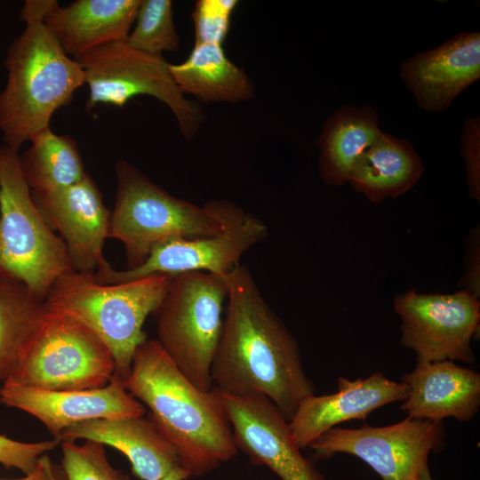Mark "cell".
Here are the masks:
<instances>
[{"label": "cell", "instance_id": "23", "mask_svg": "<svg viewBox=\"0 0 480 480\" xmlns=\"http://www.w3.org/2000/svg\"><path fill=\"white\" fill-rule=\"evenodd\" d=\"M378 115L364 107H343L324 124L317 139L320 148L319 172L322 180L340 186L358 157L380 133Z\"/></svg>", "mask_w": 480, "mask_h": 480}, {"label": "cell", "instance_id": "28", "mask_svg": "<svg viewBox=\"0 0 480 480\" xmlns=\"http://www.w3.org/2000/svg\"><path fill=\"white\" fill-rule=\"evenodd\" d=\"M236 0H201L192 12L196 42L222 44L229 29Z\"/></svg>", "mask_w": 480, "mask_h": 480}, {"label": "cell", "instance_id": "19", "mask_svg": "<svg viewBox=\"0 0 480 480\" xmlns=\"http://www.w3.org/2000/svg\"><path fill=\"white\" fill-rule=\"evenodd\" d=\"M90 440L121 452L140 480H160L180 466L177 452L149 419L128 416L91 420L63 430L57 440Z\"/></svg>", "mask_w": 480, "mask_h": 480}, {"label": "cell", "instance_id": "32", "mask_svg": "<svg viewBox=\"0 0 480 480\" xmlns=\"http://www.w3.org/2000/svg\"><path fill=\"white\" fill-rule=\"evenodd\" d=\"M59 5L55 0H27L20 12V19L29 20H43Z\"/></svg>", "mask_w": 480, "mask_h": 480}, {"label": "cell", "instance_id": "22", "mask_svg": "<svg viewBox=\"0 0 480 480\" xmlns=\"http://www.w3.org/2000/svg\"><path fill=\"white\" fill-rule=\"evenodd\" d=\"M180 91L205 103H237L252 98L254 84L226 55L222 44L195 42L188 57L169 65Z\"/></svg>", "mask_w": 480, "mask_h": 480}, {"label": "cell", "instance_id": "16", "mask_svg": "<svg viewBox=\"0 0 480 480\" xmlns=\"http://www.w3.org/2000/svg\"><path fill=\"white\" fill-rule=\"evenodd\" d=\"M404 83L420 108L442 111L480 76V33L464 32L404 60Z\"/></svg>", "mask_w": 480, "mask_h": 480}, {"label": "cell", "instance_id": "18", "mask_svg": "<svg viewBox=\"0 0 480 480\" xmlns=\"http://www.w3.org/2000/svg\"><path fill=\"white\" fill-rule=\"evenodd\" d=\"M408 395L400 409L408 417L443 421L453 418L469 421L480 407V374L452 361L417 360L403 375Z\"/></svg>", "mask_w": 480, "mask_h": 480}, {"label": "cell", "instance_id": "20", "mask_svg": "<svg viewBox=\"0 0 480 480\" xmlns=\"http://www.w3.org/2000/svg\"><path fill=\"white\" fill-rule=\"evenodd\" d=\"M140 0H77L55 7L44 24L64 52L77 60L102 46L126 41Z\"/></svg>", "mask_w": 480, "mask_h": 480}, {"label": "cell", "instance_id": "11", "mask_svg": "<svg viewBox=\"0 0 480 480\" xmlns=\"http://www.w3.org/2000/svg\"><path fill=\"white\" fill-rule=\"evenodd\" d=\"M443 421L408 417L396 424L359 428L335 427L308 448L316 459L347 453L368 464L382 480H415L430 452L444 445Z\"/></svg>", "mask_w": 480, "mask_h": 480}, {"label": "cell", "instance_id": "10", "mask_svg": "<svg viewBox=\"0 0 480 480\" xmlns=\"http://www.w3.org/2000/svg\"><path fill=\"white\" fill-rule=\"evenodd\" d=\"M221 201L224 228L206 236L168 237L153 246L142 264L122 271L107 262L93 273L96 282L115 284L138 280L153 274L176 276L204 271L228 276L242 255L261 242L268 233L267 225L240 206Z\"/></svg>", "mask_w": 480, "mask_h": 480}, {"label": "cell", "instance_id": "26", "mask_svg": "<svg viewBox=\"0 0 480 480\" xmlns=\"http://www.w3.org/2000/svg\"><path fill=\"white\" fill-rule=\"evenodd\" d=\"M136 24L126 43L138 51L162 55L164 52L175 51L180 37L172 16L170 0H140L136 15Z\"/></svg>", "mask_w": 480, "mask_h": 480}, {"label": "cell", "instance_id": "15", "mask_svg": "<svg viewBox=\"0 0 480 480\" xmlns=\"http://www.w3.org/2000/svg\"><path fill=\"white\" fill-rule=\"evenodd\" d=\"M0 403L22 410L40 420L55 439L79 422L144 416L146 409L114 374L101 388L84 390H42L12 383L0 388Z\"/></svg>", "mask_w": 480, "mask_h": 480}, {"label": "cell", "instance_id": "13", "mask_svg": "<svg viewBox=\"0 0 480 480\" xmlns=\"http://www.w3.org/2000/svg\"><path fill=\"white\" fill-rule=\"evenodd\" d=\"M221 396L237 450L252 464L266 466L280 480H325L301 454L289 421L270 399L260 395Z\"/></svg>", "mask_w": 480, "mask_h": 480}, {"label": "cell", "instance_id": "1", "mask_svg": "<svg viewBox=\"0 0 480 480\" xmlns=\"http://www.w3.org/2000/svg\"><path fill=\"white\" fill-rule=\"evenodd\" d=\"M227 300L211 368L212 387L228 395L264 396L290 421L300 402L316 392L296 340L244 265L230 273Z\"/></svg>", "mask_w": 480, "mask_h": 480}, {"label": "cell", "instance_id": "33", "mask_svg": "<svg viewBox=\"0 0 480 480\" xmlns=\"http://www.w3.org/2000/svg\"><path fill=\"white\" fill-rule=\"evenodd\" d=\"M188 473L184 470L180 466L171 470L167 475L162 477L160 480H186L189 478Z\"/></svg>", "mask_w": 480, "mask_h": 480}, {"label": "cell", "instance_id": "24", "mask_svg": "<svg viewBox=\"0 0 480 480\" xmlns=\"http://www.w3.org/2000/svg\"><path fill=\"white\" fill-rule=\"evenodd\" d=\"M20 156L23 176L32 193L45 194L70 187L85 176L76 140L54 133L50 126L35 133Z\"/></svg>", "mask_w": 480, "mask_h": 480}, {"label": "cell", "instance_id": "27", "mask_svg": "<svg viewBox=\"0 0 480 480\" xmlns=\"http://www.w3.org/2000/svg\"><path fill=\"white\" fill-rule=\"evenodd\" d=\"M60 445L65 480H132L112 467L102 444L62 441Z\"/></svg>", "mask_w": 480, "mask_h": 480}, {"label": "cell", "instance_id": "12", "mask_svg": "<svg viewBox=\"0 0 480 480\" xmlns=\"http://www.w3.org/2000/svg\"><path fill=\"white\" fill-rule=\"evenodd\" d=\"M394 308L401 318L400 344L427 362L474 363L471 340L479 328L478 295L468 288L452 294H398Z\"/></svg>", "mask_w": 480, "mask_h": 480}, {"label": "cell", "instance_id": "3", "mask_svg": "<svg viewBox=\"0 0 480 480\" xmlns=\"http://www.w3.org/2000/svg\"><path fill=\"white\" fill-rule=\"evenodd\" d=\"M25 23L6 52L7 82L0 92V131L4 145L15 151L50 126L54 112L85 83L81 64L64 52L44 21Z\"/></svg>", "mask_w": 480, "mask_h": 480}, {"label": "cell", "instance_id": "8", "mask_svg": "<svg viewBox=\"0 0 480 480\" xmlns=\"http://www.w3.org/2000/svg\"><path fill=\"white\" fill-rule=\"evenodd\" d=\"M115 372L112 353L92 330L47 310L4 383L52 391L84 390L106 386Z\"/></svg>", "mask_w": 480, "mask_h": 480}, {"label": "cell", "instance_id": "14", "mask_svg": "<svg viewBox=\"0 0 480 480\" xmlns=\"http://www.w3.org/2000/svg\"><path fill=\"white\" fill-rule=\"evenodd\" d=\"M31 196L48 226L60 233L75 272L93 274L108 262L102 250L111 212L90 174L70 187Z\"/></svg>", "mask_w": 480, "mask_h": 480}, {"label": "cell", "instance_id": "4", "mask_svg": "<svg viewBox=\"0 0 480 480\" xmlns=\"http://www.w3.org/2000/svg\"><path fill=\"white\" fill-rule=\"evenodd\" d=\"M93 274L73 272L60 278L45 299L48 311L73 318L92 330L108 348L116 374L125 380L142 330L164 298L174 276L153 274L115 284L96 282Z\"/></svg>", "mask_w": 480, "mask_h": 480}, {"label": "cell", "instance_id": "2", "mask_svg": "<svg viewBox=\"0 0 480 480\" xmlns=\"http://www.w3.org/2000/svg\"><path fill=\"white\" fill-rule=\"evenodd\" d=\"M124 385L148 409V419L173 446L190 477L204 476L237 454L221 393L193 384L157 340L138 346Z\"/></svg>", "mask_w": 480, "mask_h": 480}, {"label": "cell", "instance_id": "30", "mask_svg": "<svg viewBox=\"0 0 480 480\" xmlns=\"http://www.w3.org/2000/svg\"><path fill=\"white\" fill-rule=\"evenodd\" d=\"M461 155L465 159L467 180L470 195L480 196V123L479 117L468 118L463 128Z\"/></svg>", "mask_w": 480, "mask_h": 480}, {"label": "cell", "instance_id": "25", "mask_svg": "<svg viewBox=\"0 0 480 480\" xmlns=\"http://www.w3.org/2000/svg\"><path fill=\"white\" fill-rule=\"evenodd\" d=\"M47 309L23 283L0 276V383L14 370Z\"/></svg>", "mask_w": 480, "mask_h": 480}, {"label": "cell", "instance_id": "29", "mask_svg": "<svg viewBox=\"0 0 480 480\" xmlns=\"http://www.w3.org/2000/svg\"><path fill=\"white\" fill-rule=\"evenodd\" d=\"M59 443L55 438L24 443L0 435V463L5 468H15L28 475L36 469L40 457L53 450Z\"/></svg>", "mask_w": 480, "mask_h": 480}, {"label": "cell", "instance_id": "34", "mask_svg": "<svg viewBox=\"0 0 480 480\" xmlns=\"http://www.w3.org/2000/svg\"><path fill=\"white\" fill-rule=\"evenodd\" d=\"M415 480H434L430 474L428 465H426L425 467L422 468V469L420 471V473L416 476Z\"/></svg>", "mask_w": 480, "mask_h": 480}, {"label": "cell", "instance_id": "17", "mask_svg": "<svg viewBox=\"0 0 480 480\" xmlns=\"http://www.w3.org/2000/svg\"><path fill=\"white\" fill-rule=\"evenodd\" d=\"M408 391L405 383L391 380L380 372L355 380L340 377L335 393L312 395L300 402L289 421L290 428L302 450L341 422L364 420L380 407L404 401Z\"/></svg>", "mask_w": 480, "mask_h": 480}, {"label": "cell", "instance_id": "9", "mask_svg": "<svg viewBox=\"0 0 480 480\" xmlns=\"http://www.w3.org/2000/svg\"><path fill=\"white\" fill-rule=\"evenodd\" d=\"M77 60L89 87L86 110L100 104L124 107L138 95H149L172 112L185 139H193L204 121L198 104L188 100L175 84L162 55L132 48L126 41L102 46Z\"/></svg>", "mask_w": 480, "mask_h": 480}, {"label": "cell", "instance_id": "31", "mask_svg": "<svg viewBox=\"0 0 480 480\" xmlns=\"http://www.w3.org/2000/svg\"><path fill=\"white\" fill-rule=\"evenodd\" d=\"M0 480H65L63 470L54 464L47 453L42 455L36 469L19 479Z\"/></svg>", "mask_w": 480, "mask_h": 480}, {"label": "cell", "instance_id": "7", "mask_svg": "<svg viewBox=\"0 0 480 480\" xmlns=\"http://www.w3.org/2000/svg\"><path fill=\"white\" fill-rule=\"evenodd\" d=\"M228 276L204 271L176 275L154 312L157 341L202 390L212 388L211 368L223 326Z\"/></svg>", "mask_w": 480, "mask_h": 480}, {"label": "cell", "instance_id": "5", "mask_svg": "<svg viewBox=\"0 0 480 480\" xmlns=\"http://www.w3.org/2000/svg\"><path fill=\"white\" fill-rule=\"evenodd\" d=\"M117 190L108 237L123 243L127 268L144 262L168 237H196L222 231L221 201L198 206L170 195L126 160L116 164Z\"/></svg>", "mask_w": 480, "mask_h": 480}, {"label": "cell", "instance_id": "21", "mask_svg": "<svg viewBox=\"0 0 480 480\" xmlns=\"http://www.w3.org/2000/svg\"><path fill=\"white\" fill-rule=\"evenodd\" d=\"M424 166L409 141L380 132L352 166L348 181L369 201L396 197L420 179Z\"/></svg>", "mask_w": 480, "mask_h": 480}, {"label": "cell", "instance_id": "6", "mask_svg": "<svg viewBox=\"0 0 480 480\" xmlns=\"http://www.w3.org/2000/svg\"><path fill=\"white\" fill-rule=\"evenodd\" d=\"M73 272L65 243L32 198L18 151L1 146L0 276L23 283L45 300L53 284Z\"/></svg>", "mask_w": 480, "mask_h": 480}]
</instances>
